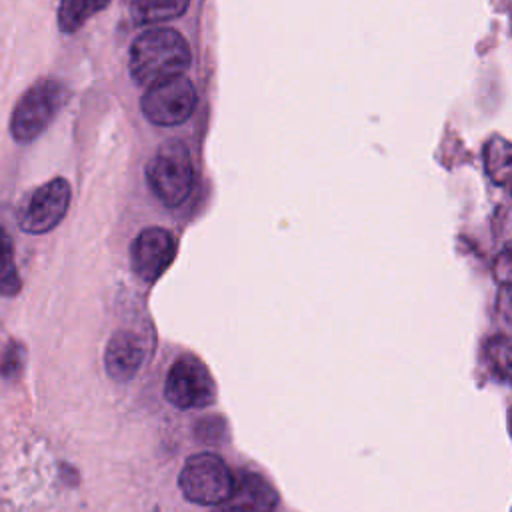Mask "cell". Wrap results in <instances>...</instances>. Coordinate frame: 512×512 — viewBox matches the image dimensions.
<instances>
[{
	"mask_svg": "<svg viewBox=\"0 0 512 512\" xmlns=\"http://www.w3.org/2000/svg\"><path fill=\"white\" fill-rule=\"evenodd\" d=\"M190 60V46L180 32L172 28H152L132 42L128 70L136 84L148 88L184 76Z\"/></svg>",
	"mask_w": 512,
	"mask_h": 512,
	"instance_id": "6da1fadb",
	"label": "cell"
},
{
	"mask_svg": "<svg viewBox=\"0 0 512 512\" xmlns=\"http://www.w3.org/2000/svg\"><path fill=\"white\" fill-rule=\"evenodd\" d=\"M146 180L154 196L168 208L186 202L194 188L196 172L190 150L180 140L162 144L146 166Z\"/></svg>",
	"mask_w": 512,
	"mask_h": 512,
	"instance_id": "7a4b0ae2",
	"label": "cell"
},
{
	"mask_svg": "<svg viewBox=\"0 0 512 512\" xmlns=\"http://www.w3.org/2000/svg\"><path fill=\"white\" fill-rule=\"evenodd\" d=\"M68 90L60 80L42 78L34 82L16 102L10 116V132L14 140L26 144L38 138L62 110Z\"/></svg>",
	"mask_w": 512,
	"mask_h": 512,
	"instance_id": "3957f363",
	"label": "cell"
},
{
	"mask_svg": "<svg viewBox=\"0 0 512 512\" xmlns=\"http://www.w3.org/2000/svg\"><path fill=\"white\" fill-rule=\"evenodd\" d=\"M178 484L186 500L202 506H218L230 500L234 474L220 456L200 452L184 462Z\"/></svg>",
	"mask_w": 512,
	"mask_h": 512,
	"instance_id": "277c9868",
	"label": "cell"
},
{
	"mask_svg": "<svg viewBox=\"0 0 512 512\" xmlns=\"http://www.w3.org/2000/svg\"><path fill=\"white\" fill-rule=\"evenodd\" d=\"M164 398L178 410L208 408L216 400V382L202 360L180 356L166 374Z\"/></svg>",
	"mask_w": 512,
	"mask_h": 512,
	"instance_id": "5b68a950",
	"label": "cell"
},
{
	"mask_svg": "<svg viewBox=\"0 0 512 512\" xmlns=\"http://www.w3.org/2000/svg\"><path fill=\"white\" fill-rule=\"evenodd\" d=\"M140 108L156 126H178L186 122L196 108V88L186 76H176L148 86Z\"/></svg>",
	"mask_w": 512,
	"mask_h": 512,
	"instance_id": "8992f818",
	"label": "cell"
},
{
	"mask_svg": "<svg viewBox=\"0 0 512 512\" xmlns=\"http://www.w3.org/2000/svg\"><path fill=\"white\" fill-rule=\"evenodd\" d=\"M70 184L64 178H52L38 186L18 210V226L28 234H46L56 228L70 206Z\"/></svg>",
	"mask_w": 512,
	"mask_h": 512,
	"instance_id": "52a82bcc",
	"label": "cell"
},
{
	"mask_svg": "<svg viewBox=\"0 0 512 512\" xmlns=\"http://www.w3.org/2000/svg\"><path fill=\"white\" fill-rule=\"evenodd\" d=\"M176 256L174 236L158 226L144 228L132 242L130 262L132 270L142 282H156L172 264Z\"/></svg>",
	"mask_w": 512,
	"mask_h": 512,
	"instance_id": "ba28073f",
	"label": "cell"
},
{
	"mask_svg": "<svg viewBox=\"0 0 512 512\" xmlns=\"http://www.w3.org/2000/svg\"><path fill=\"white\" fill-rule=\"evenodd\" d=\"M148 340L134 330H118L110 336L104 350L106 374L116 382L132 380L148 358Z\"/></svg>",
	"mask_w": 512,
	"mask_h": 512,
	"instance_id": "9c48e42d",
	"label": "cell"
},
{
	"mask_svg": "<svg viewBox=\"0 0 512 512\" xmlns=\"http://www.w3.org/2000/svg\"><path fill=\"white\" fill-rule=\"evenodd\" d=\"M244 512H274L278 504L276 490L258 472H240L234 476V490L230 500Z\"/></svg>",
	"mask_w": 512,
	"mask_h": 512,
	"instance_id": "30bf717a",
	"label": "cell"
},
{
	"mask_svg": "<svg viewBox=\"0 0 512 512\" xmlns=\"http://www.w3.org/2000/svg\"><path fill=\"white\" fill-rule=\"evenodd\" d=\"M190 0H132V16L140 26H152L182 16Z\"/></svg>",
	"mask_w": 512,
	"mask_h": 512,
	"instance_id": "8fae6325",
	"label": "cell"
},
{
	"mask_svg": "<svg viewBox=\"0 0 512 512\" xmlns=\"http://www.w3.org/2000/svg\"><path fill=\"white\" fill-rule=\"evenodd\" d=\"M108 4L110 0H62L58 6V28L64 34H74Z\"/></svg>",
	"mask_w": 512,
	"mask_h": 512,
	"instance_id": "7c38bea8",
	"label": "cell"
},
{
	"mask_svg": "<svg viewBox=\"0 0 512 512\" xmlns=\"http://www.w3.org/2000/svg\"><path fill=\"white\" fill-rule=\"evenodd\" d=\"M22 288V280L14 260V248L8 232L0 224V294L16 296Z\"/></svg>",
	"mask_w": 512,
	"mask_h": 512,
	"instance_id": "4fadbf2b",
	"label": "cell"
},
{
	"mask_svg": "<svg viewBox=\"0 0 512 512\" xmlns=\"http://www.w3.org/2000/svg\"><path fill=\"white\" fill-rule=\"evenodd\" d=\"M486 170L496 184H506L510 174V146L504 138H492L486 146Z\"/></svg>",
	"mask_w": 512,
	"mask_h": 512,
	"instance_id": "5bb4252c",
	"label": "cell"
},
{
	"mask_svg": "<svg viewBox=\"0 0 512 512\" xmlns=\"http://www.w3.org/2000/svg\"><path fill=\"white\" fill-rule=\"evenodd\" d=\"M24 368V348L20 342L10 340L6 342L0 354V376L4 380H16Z\"/></svg>",
	"mask_w": 512,
	"mask_h": 512,
	"instance_id": "9a60e30c",
	"label": "cell"
},
{
	"mask_svg": "<svg viewBox=\"0 0 512 512\" xmlns=\"http://www.w3.org/2000/svg\"><path fill=\"white\" fill-rule=\"evenodd\" d=\"M212 512H244L240 506H236V504H222V506H218V508H214Z\"/></svg>",
	"mask_w": 512,
	"mask_h": 512,
	"instance_id": "2e32d148",
	"label": "cell"
}]
</instances>
